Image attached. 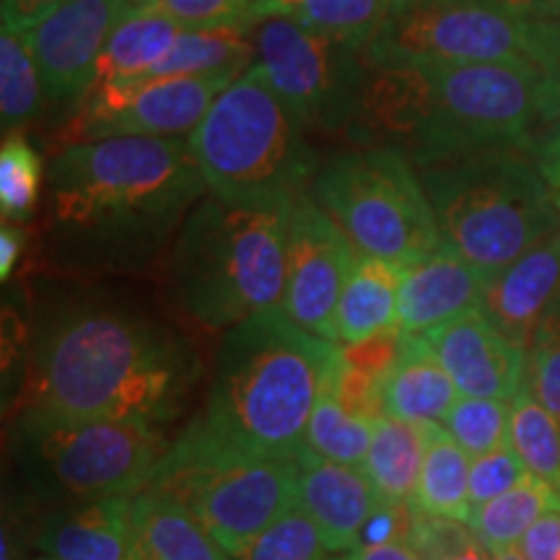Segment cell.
Wrapping results in <instances>:
<instances>
[{"label": "cell", "instance_id": "34", "mask_svg": "<svg viewBox=\"0 0 560 560\" xmlns=\"http://www.w3.org/2000/svg\"><path fill=\"white\" fill-rule=\"evenodd\" d=\"M145 11L172 19L182 30H255L270 19L272 0H153Z\"/></svg>", "mask_w": 560, "mask_h": 560}, {"label": "cell", "instance_id": "29", "mask_svg": "<svg viewBox=\"0 0 560 560\" xmlns=\"http://www.w3.org/2000/svg\"><path fill=\"white\" fill-rule=\"evenodd\" d=\"M255 45L242 32L182 30L166 58L145 79L170 75H244L255 66Z\"/></svg>", "mask_w": 560, "mask_h": 560}, {"label": "cell", "instance_id": "14", "mask_svg": "<svg viewBox=\"0 0 560 560\" xmlns=\"http://www.w3.org/2000/svg\"><path fill=\"white\" fill-rule=\"evenodd\" d=\"M359 252L312 192L299 195L289 223L283 310L289 317L330 342H338L335 317Z\"/></svg>", "mask_w": 560, "mask_h": 560}, {"label": "cell", "instance_id": "12", "mask_svg": "<svg viewBox=\"0 0 560 560\" xmlns=\"http://www.w3.org/2000/svg\"><path fill=\"white\" fill-rule=\"evenodd\" d=\"M537 21H524L467 0H395L369 42L371 68L527 62L535 66Z\"/></svg>", "mask_w": 560, "mask_h": 560}, {"label": "cell", "instance_id": "35", "mask_svg": "<svg viewBox=\"0 0 560 560\" xmlns=\"http://www.w3.org/2000/svg\"><path fill=\"white\" fill-rule=\"evenodd\" d=\"M42 159L21 132H5L0 145V210L3 219L21 223L37 208Z\"/></svg>", "mask_w": 560, "mask_h": 560}, {"label": "cell", "instance_id": "31", "mask_svg": "<svg viewBox=\"0 0 560 560\" xmlns=\"http://www.w3.org/2000/svg\"><path fill=\"white\" fill-rule=\"evenodd\" d=\"M509 444L529 475L560 490V418L532 395L527 384L511 400Z\"/></svg>", "mask_w": 560, "mask_h": 560}, {"label": "cell", "instance_id": "32", "mask_svg": "<svg viewBox=\"0 0 560 560\" xmlns=\"http://www.w3.org/2000/svg\"><path fill=\"white\" fill-rule=\"evenodd\" d=\"M45 86L26 32H0V120L5 132L32 122L45 102Z\"/></svg>", "mask_w": 560, "mask_h": 560}, {"label": "cell", "instance_id": "6", "mask_svg": "<svg viewBox=\"0 0 560 560\" xmlns=\"http://www.w3.org/2000/svg\"><path fill=\"white\" fill-rule=\"evenodd\" d=\"M210 195L236 202H296L319 170L304 128L252 66L190 136Z\"/></svg>", "mask_w": 560, "mask_h": 560}, {"label": "cell", "instance_id": "47", "mask_svg": "<svg viewBox=\"0 0 560 560\" xmlns=\"http://www.w3.org/2000/svg\"><path fill=\"white\" fill-rule=\"evenodd\" d=\"M493 560H527V556H524L520 545H516V548H509V550H499V552H493Z\"/></svg>", "mask_w": 560, "mask_h": 560}, {"label": "cell", "instance_id": "25", "mask_svg": "<svg viewBox=\"0 0 560 560\" xmlns=\"http://www.w3.org/2000/svg\"><path fill=\"white\" fill-rule=\"evenodd\" d=\"M470 465L472 457L444 431V425L431 423L429 446L410 503L412 514L470 520Z\"/></svg>", "mask_w": 560, "mask_h": 560}, {"label": "cell", "instance_id": "23", "mask_svg": "<svg viewBox=\"0 0 560 560\" xmlns=\"http://www.w3.org/2000/svg\"><path fill=\"white\" fill-rule=\"evenodd\" d=\"M402 272L400 265L359 255L335 317L338 346H355L382 332L400 330Z\"/></svg>", "mask_w": 560, "mask_h": 560}, {"label": "cell", "instance_id": "22", "mask_svg": "<svg viewBox=\"0 0 560 560\" xmlns=\"http://www.w3.org/2000/svg\"><path fill=\"white\" fill-rule=\"evenodd\" d=\"M130 527L136 560H229L192 511L156 488L130 495Z\"/></svg>", "mask_w": 560, "mask_h": 560}, {"label": "cell", "instance_id": "19", "mask_svg": "<svg viewBox=\"0 0 560 560\" xmlns=\"http://www.w3.org/2000/svg\"><path fill=\"white\" fill-rule=\"evenodd\" d=\"M556 299H560V231L488 278L480 312L506 338L527 348L537 322Z\"/></svg>", "mask_w": 560, "mask_h": 560}, {"label": "cell", "instance_id": "1", "mask_svg": "<svg viewBox=\"0 0 560 560\" xmlns=\"http://www.w3.org/2000/svg\"><path fill=\"white\" fill-rule=\"evenodd\" d=\"M208 192L190 140L104 138L52 159L42 247L73 276H122L156 260Z\"/></svg>", "mask_w": 560, "mask_h": 560}, {"label": "cell", "instance_id": "13", "mask_svg": "<svg viewBox=\"0 0 560 560\" xmlns=\"http://www.w3.org/2000/svg\"><path fill=\"white\" fill-rule=\"evenodd\" d=\"M240 75H170L94 86L73 120V143L104 138H177L192 132Z\"/></svg>", "mask_w": 560, "mask_h": 560}, {"label": "cell", "instance_id": "8", "mask_svg": "<svg viewBox=\"0 0 560 560\" xmlns=\"http://www.w3.org/2000/svg\"><path fill=\"white\" fill-rule=\"evenodd\" d=\"M9 446L37 499L66 506L138 493L170 444L151 425L13 412Z\"/></svg>", "mask_w": 560, "mask_h": 560}, {"label": "cell", "instance_id": "44", "mask_svg": "<svg viewBox=\"0 0 560 560\" xmlns=\"http://www.w3.org/2000/svg\"><path fill=\"white\" fill-rule=\"evenodd\" d=\"M467 3L488 5L509 16L524 21H550L560 19V0H467Z\"/></svg>", "mask_w": 560, "mask_h": 560}, {"label": "cell", "instance_id": "16", "mask_svg": "<svg viewBox=\"0 0 560 560\" xmlns=\"http://www.w3.org/2000/svg\"><path fill=\"white\" fill-rule=\"evenodd\" d=\"M433 353L462 397L511 402L527 380V348L506 338L480 310L429 335Z\"/></svg>", "mask_w": 560, "mask_h": 560}, {"label": "cell", "instance_id": "15", "mask_svg": "<svg viewBox=\"0 0 560 560\" xmlns=\"http://www.w3.org/2000/svg\"><path fill=\"white\" fill-rule=\"evenodd\" d=\"M136 11L125 0H66L26 32L47 102L89 94L112 34Z\"/></svg>", "mask_w": 560, "mask_h": 560}, {"label": "cell", "instance_id": "24", "mask_svg": "<svg viewBox=\"0 0 560 560\" xmlns=\"http://www.w3.org/2000/svg\"><path fill=\"white\" fill-rule=\"evenodd\" d=\"M431 423H410L380 416L374 425L363 472L376 490V499L387 506H410L429 446Z\"/></svg>", "mask_w": 560, "mask_h": 560}, {"label": "cell", "instance_id": "20", "mask_svg": "<svg viewBox=\"0 0 560 560\" xmlns=\"http://www.w3.org/2000/svg\"><path fill=\"white\" fill-rule=\"evenodd\" d=\"M34 548L52 560H136L130 495L52 506Z\"/></svg>", "mask_w": 560, "mask_h": 560}, {"label": "cell", "instance_id": "26", "mask_svg": "<svg viewBox=\"0 0 560 560\" xmlns=\"http://www.w3.org/2000/svg\"><path fill=\"white\" fill-rule=\"evenodd\" d=\"M182 26L174 24L172 19L161 16V13L145 9L136 11L112 34L107 50H104L100 60V68H96L94 86L145 79L166 58Z\"/></svg>", "mask_w": 560, "mask_h": 560}, {"label": "cell", "instance_id": "5", "mask_svg": "<svg viewBox=\"0 0 560 560\" xmlns=\"http://www.w3.org/2000/svg\"><path fill=\"white\" fill-rule=\"evenodd\" d=\"M441 242L486 278L560 231L548 185L516 153H482L423 170Z\"/></svg>", "mask_w": 560, "mask_h": 560}, {"label": "cell", "instance_id": "45", "mask_svg": "<svg viewBox=\"0 0 560 560\" xmlns=\"http://www.w3.org/2000/svg\"><path fill=\"white\" fill-rule=\"evenodd\" d=\"M24 247H26V229L13 221H3V229H0V278L9 280L13 276Z\"/></svg>", "mask_w": 560, "mask_h": 560}, {"label": "cell", "instance_id": "18", "mask_svg": "<svg viewBox=\"0 0 560 560\" xmlns=\"http://www.w3.org/2000/svg\"><path fill=\"white\" fill-rule=\"evenodd\" d=\"M488 278L441 242L433 255L402 272L400 332L429 335L482 306Z\"/></svg>", "mask_w": 560, "mask_h": 560}, {"label": "cell", "instance_id": "2", "mask_svg": "<svg viewBox=\"0 0 560 560\" xmlns=\"http://www.w3.org/2000/svg\"><path fill=\"white\" fill-rule=\"evenodd\" d=\"M200 361L149 314L73 299L42 319L13 412L164 429L185 408Z\"/></svg>", "mask_w": 560, "mask_h": 560}, {"label": "cell", "instance_id": "43", "mask_svg": "<svg viewBox=\"0 0 560 560\" xmlns=\"http://www.w3.org/2000/svg\"><path fill=\"white\" fill-rule=\"evenodd\" d=\"M535 161V170L540 172L545 185H548L552 206H556L560 213V125L556 132H550V136L542 140V143H537Z\"/></svg>", "mask_w": 560, "mask_h": 560}, {"label": "cell", "instance_id": "33", "mask_svg": "<svg viewBox=\"0 0 560 560\" xmlns=\"http://www.w3.org/2000/svg\"><path fill=\"white\" fill-rule=\"evenodd\" d=\"M332 548L304 506H293L229 560H327Z\"/></svg>", "mask_w": 560, "mask_h": 560}, {"label": "cell", "instance_id": "17", "mask_svg": "<svg viewBox=\"0 0 560 560\" xmlns=\"http://www.w3.org/2000/svg\"><path fill=\"white\" fill-rule=\"evenodd\" d=\"M296 465L299 503L317 522L332 552H350L361 545V535L380 506L376 490L359 467L319 457L301 450Z\"/></svg>", "mask_w": 560, "mask_h": 560}, {"label": "cell", "instance_id": "50", "mask_svg": "<svg viewBox=\"0 0 560 560\" xmlns=\"http://www.w3.org/2000/svg\"><path fill=\"white\" fill-rule=\"evenodd\" d=\"M39 560H52V558H39Z\"/></svg>", "mask_w": 560, "mask_h": 560}, {"label": "cell", "instance_id": "41", "mask_svg": "<svg viewBox=\"0 0 560 560\" xmlns=\"http://www.w3.org/2000/svg\"><path fill=\"white\" fill-rule=\"evenodd\" d=\"M520 548L527 560H560V509H552L532 524Z\"/></svg>", "mask_w": 560, "mask_h": 560}, {"label": "cell", "instance_id": "36", "mask_svg": "<svg viewBox=\"0 0 560 560\" xmlns=\"http://www.w3.org/2000/svg\"><path fill=\"white\" fill-rule=\"evenodd\" d=\"M511 402L486 400V397H462L441 420L444 431L457 441L470 457H480L509 444Z\"/></svg>", "mask_w": 560, "mask_h": 560}, {"label": "cell", "instance_id": "4", "mask_svg": "<svg viewBox=\"0 0 560 560\" xmlns=\"http://www.w3.org/2000/svg\"><path fill=\"white\" fill-rule=\"evenodd\" d=\"M291 210L215 195L190 210L172 244L170 289L195 325L229 330L283 304Z\"/></svg>", "mask_w": 560, "mask_h": 560}, {"label": "cell", "instance_id": "48", "mask_svg": "<svg viewBox=\"0 0 560 560\" xmlns=\"http://www.w3.org/2000/svg\"><path fill=\"white\" fill-rule=\"evenodd\" d=\"M125 3H130L132 5V9H149V5L153 3V0H125Z\"/></svg>", "mask_w": 560, "mask_h": 560}, {"label": "cell", "instance_id": "3", "mask_svg": "<svg viewBox=\"0 0 560 560\" xmlns=\"http://www.w3.org/2000/svg\"><path fill=\"white\" fill-rule=\"evenodd\" d=\"M340 346L270 310L223 330L206 405L187 429L221 450L296 459Z\"/></svg>", "mask_w": 560, "mask_h": 560}, {"label": "cell", "instance_id": "28", "mask_svg": "<svg viewBox=\"0 0 560 560\" xmlns=\"http://www.w3.org/2000/svg\"><path fill=\"white\" fill-rule=\"evenodd\" d=\"M340 359L335 363L330 376H327L325 389H322L317 405H314L310 429H306V450L317 452L319 457L340 462V465L359 467L363 470L371 439H374L376 418L353 412L340 397Z\"/></svg>", "mask_w": 560, "mask_h": 560}, {"label": "cell", "instance_id": "9", "mask_svg": "<svg viewBox=\"0 0 560 560\" xmlns=\"http://www.w3.org/2000/svg\"><path fill=\"white\" fill-rule=\"evenodd\" d=\"M312 198L359 255L410 268L441 247L429 192L400 149L332 156L314 174Z\"/></svg>", "mask_w": 560, "mask_h": 560}, {"label": "cell", "instance_id": "27", "mask_svg": "<svg viewBox=\"0 0 560 560\" xmlns=\"http://www.w3.org/2000/svg\"><path fill=\"white\" fill-rule=\"evenodd\" d=\"M552 509H560V490L527 475L520 486L501 493L499 499L472 506L467 524L490 552H499L516 548L532 524Z\"/></svg>", "mask_w": 560, "mask_h": 560}, {"label": "cell", "instance_id": "38", "mask_svg": "<svg viewBox=\"0 0 560 560\" xmlns=\"http://www.w3.org/2000/svg\"><path fill=\"white\" fill-rule=\"evenodd\" d=\"M408 540L420 560H493L470 524L439 516H412Z\"/></svg>", "mask_w": 560, "mask_h": 560}, {"label": "cell", "instance_id": "21", "mask_svg": "<svg viewBox=\"0 0 560 560\" xmlns=\"http://www.w3.org/2000/svg\"><path fill=\"white\" fill-rule=\"evenodd\" d=\"M384 416L410 423H441L459 400L457 384L423 335H405L387 374L382 376Z\"/></svg>", "mask_w": 560, "mask_h": 560}, {"label": "cell", "instance_id": "30", "mask_svg": "<svg viewBox=\"0 0 560 560\" xmlns=\"http://www.w3.org/2000/svg\"><path fill=\"white\" fill-rule=\"evenodd\" d=\"M395 0H272L270 16H285L366 50Z\"/></svg>", "mask_w": 560, "mask_h": 560}, {"label": "cell", "instance_id": "46", "mask_svg": "<svg viewBox=\"0 0 560 560\" xmlns=\"http://www.w3.org/2000/svg\"><path fill=\"white\" fill-rule=\"evenodd\" d=\"M346 560H420L410 540H392L382 545H361L350 550Z\"/></svg>", "mask_w": 560, "mask_h": 560}, {"label": "cell", "instance_id": "42", "mask_svg": "<svg viewBox=\"0 0 560 560\" xmlns=\"http://www.w3.org/2000/svg\"><path fill=\"white\" fill-rule=\"evenodd\" d=\"M66 0H0L3 11V30L30 32L47 13H52Z\"/></svg>", "mask_w": 560, "mask_h": 560}, {"label": "cell", "instance_id": "10", "mask_svg": "<svg viewBox=\"0 0 560 560\" xmlns=\"http://www.w3.org/2000/svg\"><path fill=\"white\" fill-rule=\"evenodd\" d=\"M145 488L185 503L229 556L299 506L293 459L229 452L185 429L161 454Z\"/></svg>", "mask_w": 560, "mask_h": 560}, {"label": "cell", "instance_id": "40", "mask_svg": "<svg viewBox=\"0 0 560 560\" xmlns=\"http://www.w3.org/2000/svg\"><path fill=\"white\" fill-rule=\"evenodd\" d=\"M535 68L540 70L552 122H560V19L537 21Z\"/></svg>", "mask_w": 560, "mask_h": 560}, {"label": "cell", "instance_id": "7", "mask_svg": "<svg viewBox=\"0 0 560 560\" xmlns=\"http://www.w3.org/2000/svg\"><path fill=\"white\" fill-rule=\"evenodd\" d=\"M418 68L425 102L408 156L420 170L482 153L535 151L537 130L552 125L540 70L527 62Z\"/></svg>", "mask_w": 560, "mask_h": 560}, {"label": "cell", "instance_id": "37", "mask_svg": "<svg viewBox=\"0 0 560 560\" xmlns=\"http://www.w3.org/2000/svg\"><path fill=\"white\" fill-rule=\"evenodd\" d=\"M532 395L560 418V299L537 322L527 346V380Z\"/></svg>", "mask_w": 560, "mask_h": 560}, {"label": "cell", "instance_id": "49", "mask_svg": "<svg viewBox=\"0 0 560 560\" xmlns=\"http://www.w3.org/2000/svg\"><path fill=\"white\" fill-rule=\"evenodd\" d=\"M327 560H346V558H327Z\"/></svg>", "mask_w": 560, "mask_h": 560}, {"label": "cell", "instance_id": "39", "mask_svg": "<svg viewBox=\"0 0 560 560\" xmlns=\"http://www.w3.org/2000/svg\"><path fill=\"white\" fill-rule=\"evenodd\" d=\"M527 475L529 470L524 467V462L520 459V454L514 452L511 444H503L499 450L472 457L470 503L472 506H480V503L499 499L501 493L520 486Z\"/></svg>", "mask_w": 560, "mask_h": 560}, {"label": "cell", "instance_id": "11", "mask_svg": "<svg viewBox=\"0 0 560 560\" xmlns=\"http://www.w3.org/2000/svg\"><path fill=\"white\" fill-rule=\"evenodd\" d=\"M255 68L304 130L340 136L353 125L369 62L361 47L270 16L252 30Z\"/></svg>", "mask_w": 560, "mask_h": 560}]
</instances>
